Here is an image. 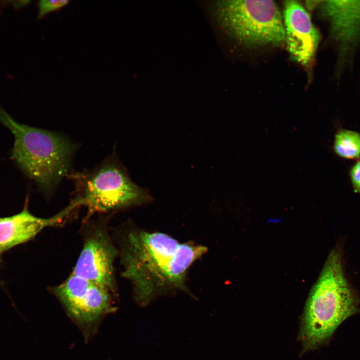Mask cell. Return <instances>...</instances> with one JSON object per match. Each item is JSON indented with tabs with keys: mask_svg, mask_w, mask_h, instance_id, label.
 Listing matches in <instances>:
<instances>
[{
	"mask_svg": "<svg viewBox=\"0 0 360 360\" xmlns=\"http://www.w3.org/2000/svg\"><path fill=\"white\" fill-rule=\"evenodd\" d=\"M206 251L164 234L132 231L124 242L122 274L132 283L136 300L144 305L161 294L184 290L188 268Z\"/></svg>",
	"mask_w": 360,
	"mask_h": 360,
	"instance_id": "6da1fadb",
	"label": "cell"
},
{
	"mask_svg": "<svg viewBox=\"0 0 360 360\" xmlns=\"http://www.w3.org/2000/svg\"><path fill=\"white\" fill-rule=\"evenodd\" d=\"M345 246V238L340 237L310 294L302 330L308 348L323 344L346 320L360 313V296L346 272Z\"/></svg>",
	"mask_w": 360,
	"mask_h": 360,
	"instance_id": "7a4b0ae2",
	"label": "cell"
},
{
	"mask_svg": "<svg viewBox=\"0 0 360 360\" xmlns=\"http://www.w3.org/2000/svg\"><path fill=\"white\" fill-rule=\"evenodd\" d=\"M0 122L14 138L12 159L45 194L68 176L76 145L60 133L20 124L0 106Z\"/></svg>",
	"mask_w": 360,
	"mask_h": 360,
	"instance_id": "3957f363",
	"label": "cell"
},
{
	"mask_svg": "<svg viewBox=\"0 0 360 360\" xmlns=\"http://www.w3.org/2000/svg\"><path fill=\"white\" fill-rule=\"evenodd\" d=\"M68 176L75 184L74 200L91 214L140 204L150 198L144 189L132 180L116 156L108 158L92 170L70 173Z\"/></svg>",
	"mask_w": 360,
	"mask_h": 360,
	"instance_id": "277c9868",
	"label": "cell"
},
{
	"mask_svg": "<svg viewBox=\"0 0 360 360\" xmlns=\"http://www.w3.org/2000/svg\"><path fill=\"white\" fill-rule=\"evenodd\" d=\"M224 23L244 46H280L285 42L282 17L272 0H234L222 7Z\"/></svg>",
	"mask_w": 360,
	"mask_h": 360,
	"instance_id": "5b68a950",
	"label": "cell"
},
{
	"mask_svg": "<svg viewBox=\"0 0 360 360\" xmlns=\"http://www.w3.org/2000/svg\"><path fill=\"white\" fill-rule=\"evenodd\" d=\"M51 291L80 330L86 342L96 334L105 316L118 308L116 294L73 273Z\"/></svg>",
	"mask_w": 360,
	"mask_h": 360,
	"instance_id": "8992f818",
	"label": "cell"
},
{
	"mask_svg": "<svg viewBox=\"0 0 360 360\" xmlns=\"http://www.w3.org/2000/svg\"><path fill=\"white\" fill-rule=\"evenodd\" d=\"M117 255L108 230L98 226L86 236L72 273L116 294L114 262Z\"/></svg>",
	"mask_w": 360,
	"mask_h": 360,
	"instance_id": "52a82bcc",
	"label": "cell"
},
{
	"mask_svg": "<svg viewBox=\"0 0 360 360\" xmlns=\"http://www.w3.org/2000/svg\"><path fill=\"white\" fill-rule=\"evenodd\" d=\"M283 23L285 42L292 59L303 65L310 64L319 44L320 34L310 14L298 2L286 0Z\"/></svg>",
	"mask_w": 360,
	"mask_h": 360,
	"instance_id": "ba28073f",
	"label": "cell"
},
{
	"mask_svg": "<svg viewBox=\"0 0 360 360\" xmlns=\"http://www.w3.org/2000/svg\"><path fill=\"white\" fill-rule=\"evenodd\" d=\"M319 9L338 44L340 60H344L360 42V0L323 1Z\"/></svg>",
	"mask_w": 360,
	"mask_h": 360,
	"instance_id": "9c48e42d",
	"label": "cell"
},
{
	"mask_svg": "<svg viewBox=\"0 0 360 360\" xmlns=\"http://www.w3.org/2000/svg\"><path fill=\"white\" fill-rule=\"evenodd\" d=\"M28 202L26 200L24 208L18 214L0 218V259L4 252L32 240L44 228L62 224L78 207L77 204L72 201L56 215L43 218L30 212Z\"/></svg>",
	"mask_w": 360,
	"mask_h": 360,
	"instance_id": "30bf717a",
	"label": "cell"
},
{
	"mask_svg": "<svg viewBox=\"0 0 360 360\" xmlns=\"http://www.w3.org/2000/svg\"><path fill=\"white\" fill-rule=\"evenodd\" d=\"M332 148L338 157L347 160L360 158V132L340 128L334 136Z\"/></svg>",
	"mask_w": 360,
	"mask_h": 360,
	"instance_id": "8fae6325",
	"label": "cell"
},
{
	"mask_svg": "<svg viewBox=\"0 0 360 360\" xmlns=\"http://www.w3.org/2000/svg\"><path fill=\"white\" fill-rule=\"evenodd\" d=\"M68 0H42L39 1L38 6V18H41L48 14L58 10L66 6Z\"/></svg>",
	"mask_w": 360,
	"mask_h": 360,
	"instance_id": "7c38bea8",
	"label": "cell"
},
{
	"mask_svg": "<svg viewBox=\"0 0 360 360\" xmlns=\"http://www.w3.org/2000/svg\"><path fill=\"white\" fill-rule=\"evenodd\" d=\"M348 174L354 191L360 196V160L351 166Z\"/></svg>",
	"mask_w": 360,
	"mask_h": 360,
	"instance_id": "4fadbf2b",
	"label": "cell"
},
{
	"mask_svg": "<svg viewBox=\"0 0 360 360\" xmlns=\"http://www.w3.org/2000/svg\"><path fill=\"white\" fill-rule=\"evenodd\" d=\"M1 6H2V4H0V12Z\"/></svg>",
	"mask_w": 360,
	"mask_h": 360,
	"instance_id": "5bb4252c",
	"label": "cell"
}]
</instances>
